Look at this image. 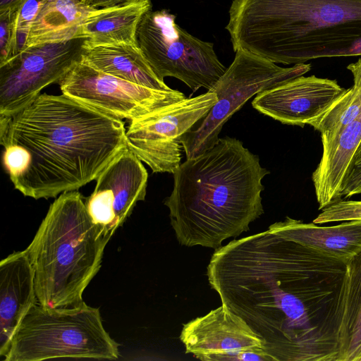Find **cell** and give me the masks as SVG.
<instances>
[{
	"mask_svg": "<svg viewBox=\"0 0 361 361\" xmlns=\"http://www.w3.org/2000/svg\"><path fill=\"white\" fill-rule=\"evenodd\" d=\"M122 119L63 94H40L0 116L3 164L14 188L35 200L97 180L126 147Z\"/></svg>",
	"mask_w": 361,
	"mask_h": 361,
	"instance_id": "1",
	"label": "cell"
},
{
	"mask_svg": "<svg viewBox=\"0 0 361 361\" xmlns=\"http://www.w3.org/2000/svg\"><path fill=\"white\" fill-rule=\"evenodd\" d=\"M233 50L275 63L361 56V0H233Z\"/></svg>",
	"mask_w": 361,
	"mask_h": 361,
	"instance_id": "4",
	"label": "cell"
},
{
	"mask_svg": "<svg viewBox=\"0 0 361 361\" xmlns=\"http://www.w3.org/2000/svg\"><path fill=\"white\" fill-rule=\"evenodd\" d=\"M49 0H23L14 11V43L16 54L21 51L36 16Z\"/></svg>",
	"mask_w": 361,
	"mask_h": 361,
	"instance_id": "22",
	"label": "cell"
},
{
	"mask_svg": "<svg viewBox=\"0 0 361 361\" xmlns=\"http://www.w3.org/2000/svg\"><path fill=\"white\" fill-rule=\"evenodd\" d=\"M216 102L212 91L185 98L130 121L126 144L154 173H173L180 164L181 139Z\"/></svg>",
	"mask_w": 361,
	"mask_h": 361,
	"instance_id": "9",
	"label": "cell"
},
{
	"mask_svg": "<svg viewBox=\"0 0 361 361\" xmlns=\"http://www.w3.org/2000/svg\"><path fill=\"white\" fill-rule=\"evenodd\" d=\"M336 80L299 76L259 92L252 105L283 124L312 125L347 91Z\"/></svg>",
	"mask_w": 361,
	"mask_h": 361,
	"instance_id": "13",
	"label": "cell"
},
{
	"mask_svg": "<svg viewBox=\"0 0 361 361\" xmlns=\"http://www.w3.org/2000/svg\"><path fill=\"white\" fill-rule=\"evenodd\" d=\"M95 9L84 0H49L32 21L23 49L78 39L82 25Z\"/></svg>",
	"mask_w": 361,
	"mask_h": 361,
	"instance_id": "20",
	"label": "cell"
},
{
	"mask_svg": "<svg viewBox=\"0 0 361 361\" xmlns=\"http://www.w3.org/2000/svg\"><path fill=\"white\" fill-rule=\"evenodd\" d=\"M269 230L302 245L335 258L345 264L361 252V220L320 226L286 217Z\"/></svg>",
	"mask_w": 361,
	"mask_h": 361,
	"instance_id": "17",
	"label": "cell"
},
{
	"mask_svg": "<svg viewBox=\"0 0 361 361\" xmlns=\"http://www.w3.org/2000/svg\"><path fill=\"white\" fill-rule=\"evenodd\" d=\"M37 302L34 271L25 250L0 262V355L4 357L20 322Z\"/></svg>",
	"mask_w": 361,
	"mask_h": 361,
	"instance_id": "16",
	"label": "cell"
},
{
	"mask_svg": "<svg viewBox=\"0 0 361 361\" xmlns=\"http://www.w3.org/2000/svg\"><path fill=\"white\" fill-rule=\"evenodd\" d=\"M80 61L139 85L159 90H173L156 75L137 44H94L85 39Z\"/></svg>",
	"mask_w": 361,
	"mask_h": 361,
	"instance_id": "18",
	"label": "cell"
},
{
	"mask_svg": "<svg viewBox=\"0 0 361 361\" xmlns=\"http://www.w3.org/2000/svg\"><path fill=\"white\" fill-rule=\"evenodd\" d=\"M85 39L25 48L0 64V116L22 110L81 59Z\"/></svg>",
	"mask_w": 361,
	"mask_h": 361,
	"instance_id": "10",
	"label": "cell"
},
{
	"mask_svg": "<svg viewBox=\"0 0 361 361\" xmlns=\"http://www.w3.org/2000/svg\"><path fill=\"white\" fill-rule=\"evenodd\" d=\"M204 361H274L263 348H252L234 353L212 355Z\"/></svg>",
	"mask_w": 361,
	"mask_h": 361,
	"instance_id": "26",
	"label": "cell"
},
{
	"mask_svg": "<svg viewBox=\"0 0 361 361\" xmlns=\"http://www.w3.org/2000/svg\"><path fill=\"white\" fill-rule=\"evenodd\" d=\"M317 327L333 361H361V252L345 264L331 309Z\"/></svg>",
	"mask_w": 361,
	"mask_h": 361,
	"instance_id": "14",
	"label": "cell"
},
{
	"mask_svg": "<svg viewBox=\"0 0 361 361\" xmlns=\"http://www.w3.org/2000/svg\"><path fill=\"white\" fill-rule=\"evenodd\" d=\"M270 172L236 138H219L202 155L180 164L164 200L179 244L216 250L264 214L262 179Z\"/></svg>",
	"mask_w": 361,
	"mask_h": 361,
	"instance_id": "3",
	"label": "cell"
},
{
	"mask_svg": "<svg viewBox=\"0 0 361 361\" xmlns=\"http://www.w3.org/2000/svg\"><path fill=\"white\" fill-rule=\"evenodd\" d=\"M134 0H90L88 4L96 8L109 7Z\"/></svg>",
	"mask_w": 361,
	"mask_h": 361,
	"instance_id": "27",
	"label": "cell"
},
{
	"mask_svg": "<svg viewBox=\"0 0 361 361\" xmlns=\"http://www.w3.org/2000/svg\"><path fill=\"white\" fill-rule=\"evenodd\" d=\"M151 8V0H134L96 8L82 25L79 38L94 44H137L138 25Z\"/></svg>",
	"mask_w": 361,
	"mask_h": 361,
	"instance_id": "19",
	"label": "cell"
},
{
	"mask_svg": "<svg viewBox=\"0 0 361 361\" xmlns=\"http://www.w3.org/2000/svg\"><path fill=\"white\" fill-rule=\"evenodd\" d=\"M111 238L92 221L78 191L59 195L25 249L37 302L51 308L80 305Z\"/></svg>",
	"mask_w": 361,
	"mask_h": 361,
	"instance_id": "5",
	"label": "cell"
},
{
	"mask_svg": "<svg viewBox=\"0 0 361 361\" xmlns=\"http://www.w3.org/2000/svg\"><path fill=\"white\" fill-rule=\"evenodd\" d=\"M142 162L127 146L99 174L86 198L92 221L110 236L145 199L148 173Z\"/></svg>",
	"mask_w": 361,
	"mask_h": 361,
	"instance_id": "12",
	"label": "cell"
},
{
	"mask_svg": "<svg viewBox=\"0 0 361 361\" xmlns=\"http://www.w3.org/2000/svg\"><path fill=\"white\" fill-rule=\"evenodd\" d=\"M119 356V344L104 329L98 308L84 301L75 307L57 308L36 302L18 326L3 360H113Z\"/></svg>",
	"mask_w": 361,
	"mask_h": 361,
	"instance_id": "6",
	"label": "cell"
},
{
	"mask_svg": "<svg viewBox=\"0 0 361 361\" xmlns=\"http://www.w3.org/2000/svg\"><path fill=\"white\" fill-rule=\"evenodd\" d=\"M361 220V201L339 200L326 208L313 220L316 224Z\"/></svg>",
	"mask_w": 361,
	"mask_h": 361,
	"instance_id": "23",
	"label": "cell"
},
{
	"mask_svg": "<svg viewBox=\"0 0 361 361\" xmlns=\"http://www.w3.org/2000/svg\"><path fill=\"white\" fill-rule=\"evenodd\" d=\"M167 10L149 11L137 30V45L156 75L173 77L192 92L211 91L226 68L213 43L201 40L182 29Z\"/></svg>",
	"mask_w": 361,
	"mask_h": 361,
	"instance_id": "7",
	"label": "cell"
},
{
	"mask_svg": "<svg viewBox=\"0 0 361 361\" xmlns=\"http://www.w3.org/2000/svg\"><path fill=\"white\" fill-rule=\"evenodd\" d=\"M62 94L120 119L132 121L186 98L107 74L78 61L59 82Z\"/></svg>",
	"mask_w": 361,
	"mask_h": 361,
	"instance_id": "11",
	"label": "cell"
},
{
	"mask_svg": "<svg viewBox=\"0 0 361 361\" xmlns=\"http://www.w3.org/2000/svg\"><path fill=\"white\" fill-rule=\"evenodd\" d=\"M180 339L185 353L205 357L263 348V341L246 322L224 305L183 324Z\"/></svg>",
	"mask_w": 361,
	"mask_h": 361,
	"instance_id": "15",
	"label": "cell"
},
{
	"mask_svg": "<svg viewBox=\"0 0 361 361\" xmlns=\"http://www.w3.org/2000/svg\"><path fill=\"white\" fill-rule=\"evenodd\" d=\"M14 11H0V64L15 55Z\"/></svg>",
	"mask_w": 361,
	"mask_h": 361,
	"instance_id": "24",
	"label": "cell"
},
{
	"mask_svg": "<svg viewBox=\"0 0 361 361\" xmlns=\"http://www.w3.org/2000/svg\"><path fill=\"white\" fill-rule=\"evenodd\" d=\"M23 0H0V11L11 8L16 11Z\"/></svg>",
	"mask_w": 361,
	"mask_h": 361,
	"instance_id": "28",
	"label": "cell"
},
{
	"mask_svg": "<svg viewBox=\"0 0 361 361\" xmlns=\"http://www.w3.org/2000/svg\"><path fill=\"white\" fill-rule=\"evenodd\" d=\"M221 304L242 317L274 361L317 360L309 307L320 290L299 257L267 231L215 250L207 268Z\"/></svg>",
	"mask_w": 361,
	"mask_h": 361,
	"instance_id": "2",
	"label": "cell"
},
{
	"mask_svg": "<svg viewBox=\"0 0 361 361\" xmlns=\"http://www.w3.org/2000/svg\"><path fill=\"white\" fill-rule=\"evenodd\" d=\"M361 193V141L352 158L341 187L340 197L349 198Z\"/></svg>",
	"mask_w": 361,
	"mask_h": 361,
	"instance_id": "25",
	"label": "cell"
},
{
	"mask_svg": "<svg viewBox=\"0 0 361 361\" xmlns=\"http://www.w3.org/2000/svg\"><path fill=\"white\" fill-rule=\"evenodd\" d=\"M310 69V63L283 68L247 51H235L233 61L211 90L216 95V103L200 126L181 139L186 159L196 158L212 148L225 123L253 95L303 75Z\"/></svg>",
	"mask_w": 361,
	"mask_h": 361,
	"instance_id": "8",
	"label": "cell"
},
{
	"mask_svg": "<svg viewBox=\"0 0 361 361\" xmlns=\"http://www.w3.org/2000/svg\"><path fill=\"white\" fill-rule=\"evenodd\" d=\"M353 76V85L311 126L321 134L322 145L361 113V57L347 66Z\"/></svg>",
	"mask_w": 361,
	"mask_h": 361,
	"instance_id": "21",
	"label": "cell"
}]
</instances>
